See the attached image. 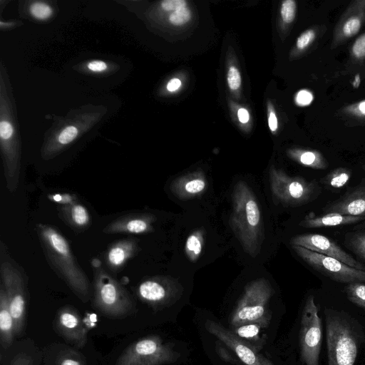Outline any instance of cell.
I'll list each match as a JSON object with an SVG mask.
<instances>
[{
  "label": "cell",
  "instance_id": "46",
  "mask_svg": "<svg viewBox=\"0 0 365 365\" xmlns=\"http://www.w3.org/2000/svg\"><path fill=\"white\" fill-rule=\"evenodd\" d=\"M237 117L241 123H246L249 121L250 114L247 110L244 108H241L237 111Z\"/></svg>",
  "mask_w": 365,
  "mask_h": 365
},
{
  "label": "cell",
  "instance_id": "36",
  "mask_svg": "<svg viewBox=\"0 0 365 365\" xmlns=\"http://www.w3.org/2000/svg\"><path fill=\"white\" fill-rule=\"evenodd\" d=\"M229 88L235 91L237 90L241 85V76L239 70L235 66L230 67L227 76Z\"/></svg>",
  "mask_w": 365,
  "mask_h": 365
},
{
  "label": "cell",
  "instance_id": "7",
  "mask_svg": "<svg viewBox=\"0 0 365 365\" xmlns=\"http://www.w3.org/2000/svg\"><path fill=\"white\" fill-rule=\"evenodd\" d=\"M270 189L276 201L288 206H299L313 200L320 192L314 180L299 176L291 177L282 170L270 168Z\"/></svg>",
  "mask_w": 365,
  "mask_h": 365
},
{
  "label": "cell",
  "instance_id": "12",
  "mask_svg": "<svg viewBox=\"0 0 365 365\" xmlns=\"http://www.w3.org/2000/svg\"><path fill=\"white\" fill-rule=\"evenodd\" d=\"M205 328L232 351L245 365H275L250 344L239 338L220 323L207 319L205 322Z\"/></svg>",
  "mask_w": 365,
  "mask_h": 365
},
{
  "label": "cell",
  "instance_id": "14",
  "mask_svg": "<svg viewBox=\"0 0 365 365\" xmlns=\"http://www.w3.org/2000/svg\"><path fill=\"white\" fill-rule=\"evenodd\" d=\"M365 24V0L350 2L338 20L333 31L331 49L346 43L355 36Z\"/></svg>",
  "mask_w": 365,
  "mask_h": 365
},
{
  "label": "cell",
  "instance_id": "45",
  "mask_svg": "<svg viewBox=\"0 0 365 365\" xmlns=\"http://www.w3.org/2000/svg\"><path fill=\"white\" fill-rule=\"evenodd\" d=\"M181 86V81L178 78H172L167 83V89L170 92L177 91Z\"/></svg>",
  "mask_w": 365,
  "mask_h": 365
},
{
  "label": "cell",
  "instance_id": "38",
  "mask_svg": "<svg viewBox=\"0 0 365 365\" xmlns=\"http://www.w3.org/2000/svg\"><path fill=\"white\" fill-rule=\"evenodd\" d=\"M187 6L185 0H165L161 2V7L167 11H176Z\"/></svg>",
  "mask_w": 365,
  "mask_h": 365
},
{
  "label": "cell",
  "instance_id": "4",
  "mask_svg": "<svg viewBox=\"0 0 365 365\" xmlns=\"http://www.w3.org/2000/svg\"><path fill=\"white\" fill-rule=\"evenodd\" d=\"M93 304L103 314L125 318L135 312V304L128 291L100 264L94 265Z\"/></svg>",
  "mask_w": 365,
  "mask_h": 365
},
{
  "label": "cell",
  "instance_id": "30",
  "mask_svg": "<svg viewBox=\"0 0 365 365\" xmlns=\"http://www.w3.org/2000/svg\"><path fill=\"white\" fill-rule=\"evenodd\" d=\"M344 292L350 302L365 309V283L348 284L344 288Z\"/></svg>",
  "mask_w": 365,
  "mask_h": 365
},
{
  "label": "cell",
  "instance_id": "5",
  "mask_svg": "<svg viewBox=\"0 0 365 365\" xmlns=\"http://www.w3.org/2000/svg\"><path fill=\"white\" fill-rule=\"evenodd\" d=\"M326 324L328 365H354L359 341L354 327L331 311L327 313Z\"/></svg>",
  "mask_w": 365,
  "mask_h": 365
},
{
  "label": "cell",
  "instance_id": "13",
  "mask_svg": "<svg viewBox=\"0 0 365 365\" xmlns=\"http://www.w3.org/2000/svg\"><path fill=\"white\" fill-rule=\"evenodd\" d=\"M291 245L304 247L317 253L335 258L346 264L365 271V265L345 252L336 242L320 234H303L294 236Z\"/></svg>",
  "mask_w": 365,
  "mask_h": 365
},
{
  "label": "cell",
  "instance_id": "6",
  "mask_svg": "<svg viewBox=\"0 0 365 365\" xmlns=\"http://www.w3.org/2000/svg\"><path fill=\"white\" fill-rule=\"evenodd\" d=\"M180 353L158 335H149L130 344L115 365H165L176 362Z\"/></svg>",
  "mask_w": 365,
  "mask_h": 365
},
{
  "label": "cell",
  "instance_id": "1",
  "mask_svg": "<svg viewBox=\"0 0 365 365\" xmlns=\"http://www.w3.org/2000/svg\"><path fill=\"white\" fill-rule=\"evenodd\" d=\"M37 233L46 260L71 291L83 302L91 297L88 278L75 258L68 242L51 225L38 224Z\"/></svg>",
  "mask_w": 365,
  "mask_h": 365
},
{
  "label": "cell",
  "instance_id": "41",
  "mask_svg": "<svg viewBox=\"0 0 365 365\" xmlns=\"http://www.w3.org/2000/svg\"><path fill=\"white\" fill-rule=\"evenodd\" d=\"M217 352L221 359L225 360V361L231 362V363H237L236 359L230 354L227 349H225L221 344H219L217 346Z\"/></svg>",
  "mask_w": 365,
  "mask_h": 365
},
{
  "label": "cell",
  "instance_id": "19",
  "mask_svg": "<svg viewBox=\"0 0 365 365\" xmlns=\"http://www.w3.org/2000/svg\"><path fill=\"white\" fill-rule=\"evenodd\" d=\"M364 220L365 217L344 215L335 212L317 215L310 212L302 220L299 225L305 228H319L349 225Z\"/></svg>",
  "mask_w": 365,
  "mask_h": 365
},
{
  "label": "cell",
  "instance_id": "23",
  "mask_svg": "<svg viewBox=\"0 0 365 365\" xmlns=\"http://www.w3.org/2000/svg\"><path fill=\"white\" fill-rule=\"evenodd\" d=\"M289 157L298 163L316 170H325L329 163L321 152L314 149L294 148L289 150Z\"/></svg>",
  "mask_w": 365,
  "mask_h": 365
},
{
  "label": "cell",
  "instance_id": "37",
  "mask_svg": "<svg viewBox=\"0 0 365 365\" xmlns=\"http://www.w3.org/2000/svg\"><path fill=\"white\" fill-rule=\"evenodd\" d=\"M78 135V130L75 126L70 125L65 128L58 135V141L66 145L73 141Z\"/></svg>",
  "mask_w": 365,
  "mask_h": 365
},
{
  "label": "cell",
  "instance_id": "32",
  "mask_svg": "<svg viewBox=\"0 0 365 365\" xmlns=\"http://www.w3.org/2000/svg\"><path fill=\"white\" fill-rule=\"evenodd\" d=\"M341 113L347 117L365 119V100H362L343 107Z\"/></svg>",
  "mask_w": 365,
  "mask_h": 365
},
{
  "label": "cell",
  "instance_id": "2",
  "mask_svg": "<svg viewBox=\"0 0 365 365\" xmlns=\"http://www.w3.org/2000/svg\"><path fill=\"white\" fill-rule=\"evenodd\" d=\"M232 198L230 227L245 252L255 258L259 253L264 238L257 199L249 185L242 180L235 183Z\"/></svg>",
  "mask_w": 365,
  "mask_h": 365
},
{
  "label": "cell",
  "instance_id": "35",
  "mask_svg": "<svg viewBox=\"0 0 365 365\" xmlns=\"http://www.w3.org/2000/svg\"><path fill=\"white\" fill-rule=\"evenodd\" d=\"M191 11L187 7L173 11L169 17L170 22L175 26H181L188 22L191 19Z\"/></svg>",
  "mask_w": 365,
  "mask_h": 365
},
{
  "label": "cell",
  "instance_id": "25",
  "mask_svg": "<svg viewBox=\"0 0 365 365\" xmlns=\"http://www.w3.org/2000/svg\"><path fill=\"white\" fill-rule=\"evenodd\" d=\"M64 218L71 225L85 228L90 224L91 217L87 209L78 202H71L62 209Z\"/></svg>",
  "mask_w": 365,
  "mask_h": 365
},
{
  "label": "cell",
  "instance_id": "27",
  "mask_svg": "<svg viewBox=\"0 0 365 365\" xmlns=\"http://www.w3.org/2000/svg\"><path fill=\"white\" fill-rule=\"evenodd\" d=\"M351 171L344 167H339L329 172L322 179V182L333 188L344 187L350 180Z\"/></svg>",
  "mask_w": 365,
  "mask_h": 365
},
{
  "label": "cell",
  "instance_id": "21",
  "mask_svg": "<svg viewBox=\"0 0 365 365\" xmlns=\"http://www.w3.org/2000/svg\"><path fill=\"white\" fill-rule=\"evenodd\" d=\"M16 336L14 319L5 290L0 284V341L4 349L9 348Z\"/></svg>",
  "mask_w": 365,
  "mask_h": 365
},
{
  "label": "cell",
  "instance_id": "22",
  "mask_svg": "<svg viewBox=\"0 0 365 365\" xmlns=\"http://www.w3.org/2000/svg\"><path fill=\"white\" fill-rule=\"evenodd\" d=\"M267 327L259 323H247L231 327V331L239 338L250 344L259 352L266 343L267 336L263 329Z\"/></svg>",
  "mask_w": 365,
  "mask_h": 365
},
{
  "label": "cell",
  "instance_id": "33",
  "mask_svg": "<svg viewBox=\"0 0 365 365\" xmlns=\"http://www.w3.org/2000/svg\"><path fill=\"white\" fill-rule=\"evenodd\" d=\"M297 4L294 0H285L282 2L280 15L284 24H290L295 19Z\"/></svg>",
  "mask_w": 365,
  "mask_h": 365
},
{
  "label": "cell",
  "instance_id": "11",
  "mask_svg": "<svg viewBox=\"0 0 365 365\" xmlns=\"http://www.w3.org/2000/svg\"><path fill=\"white\" fill-rule=\"evenodd\" d=\"M136 293L141 302L159 310L175 303L180 298L182 289L169 278L153 277L142 281Z\"/></svg>",
  "mask_w": 365,
  "mask_h": 365
},
{
  "label": "cell",
  "instance_id": "20",
  "mask_svg": "<svg viewBox=\"0 0 365 365\" xmlns=\"http://www.w3.org/2000/svg\"><path fill=\"white\" fill-rule=\"evenodd\" d=\"M139 250L138 242L134 239H125L113 243L106 253L108 266L113 271L118 270Z\"/></svg>",
  "mask_w": 365,
  "mask_h": 365
},
{
  "label": "cell",
  "instance_id": "26",
  "mask_svg": "<svg viewBox=\"0 0 365 365\" xmlns=\"http://www.w3.org/2000/svg\"><path fill=\"white\" fill-rule=\"evenodd\" d=\"M203 232L202 230H197L187 238L185 251L191 262H195L202 252L204 242Z\"/></svg>",
  "mask_w": 365,
  "mask_h": 365
},
{
  "label": "cell",
  "instance_id": "18",
  "mask_svg": "<svg viewBox=\"0 0 365 365\" xmlns=\"http://www.w3.org/2000/svg\"><path fill=\"white\" fill-rule=\"evenodd\" d=\"M207 187L202 172H194L176 178L170 185L172 192L180 199H189L201 195Z\"/></svg>",
  "mask_w": 365,
  "mask_h": 365
},
{
  "label": "cell",
  "instance_id": "9",
  "mask_svg": "<svg viewBox=\"0 0 365 365\" xmlns=\"http://www.w3.org/2000/svg\"><path fill=\"white\" fill-rule=\"evenodd\" d=\"M314 298H307L302 312L299 348L301 360L305 365H319L322 339V321Z\"/></svg>",
  "mask_w": 365,
  "mask_h": 365
},
{
  "label": "cell",
  "instance_id": "8",
  "mask_svg": "<svg viewBox=\"0 0 365 365\" xmlns=\"http://www.w3.org/2000/svg\"><path fill=\"white\" fill-rule=\"evenodd\" d=\"M1 284L9 304L14 319L15 335L22 334L26 319V283L23 272L14 263L2 260L0 267Z\"/></svg>",
  "mask_w": 365,
  "mask_h": 365
},
{
  "label": "cell",
  "instance_id": "39",
  "mask_svg": "<svg viewBox=\"0 0 365 365\" xmlns=\"http://www.w3.org/2000/svg\"><path fill=\"white\" fill-rule=\"evenodd\" d=\"M14 129L10 122L2 120L0 123V136L4 140L10 139L13 135Z\"/></svg>",
  "mask_w": 365,
  "mask_h": 365
},
{
  "label": "cell",
  "instance_id": "40",
  "mask_svg": "<svg viewBox=\"0 0 365 365\" xmlns=\"http://www.w3.org/2000/svg\"><path fill=\"white\" fill-rule=\"evenodd\" d=\"M33 359L27 354H18L14 356L10 365H32Z\"/></svg>",
  "mask_w": 365,
  "mask_h": 365
},
{
  "label": "cell",
  "instance_id": "16",
  "mask_svg": "<svg viewBox=\"0 0 365 365\" xmlns=\"http://www.w3.org/2000/svg\"><path fill=\"white\" fill-rule=\"evenodd\" d=\"M324 213L365 217V182L348 190L344 195L322 208Z\"/></svg>",
  "mask_w": 365,
  "mask_h": 365
},
{
  "label": "cell",
  "instance_id": "31",
  "mask_svg": "<svg viewBox=\"0 0 365 365\" xmlns=\"http://www.w3.org/2000/svg\"><path fill=\"white\" fill-rule=\"evenodd\" d=\"M54 365H86V361L81 353L72 349H66L58 353Z\"/></svg>",
  "mask_w": 365,
  "mask_h": 365
},
{
  "label": "cell",
  "instance_id": "28",
  "mask_svg": "<svg viewBox=\"0 0 365 365\" xmlns=\"http://www.w3.org/2000/svg\"><path fill=\"white\" fill-rule=\"evenodd\" d=\"M349 64L360 66L365 63V31L353 42L349 49Z\"/></svg>",
  "mask_w": 365,
  "mask_h": 365
},
{
  "label": "cell",
  "instance_id": "34",
  "mask_svg": "<svg viewBox=\"0 0 365 365\" xmlns=\"http://www.w3.org/2000/svg\"><path fill=\"white\" fill-rule=\"evenodd\" d=\"M31 14L38 20L48 19L52 14V9L42 2H36L31 5L29 9Z\"/></svg>",
  "mask_w": 365,
  "mask_h": 365
},
{
  "label": "cell",
  "instance_id": "43",
  "mask_svg": "<svg viewBox=\"0 0 365 365\" xmlns=\"http://www.w3.org/2000/svg\"><path fill=\"white\" fill-rule=\"evenodd\" d=\"M268 124L271 131L274 132L277 130L278 127V121L276 114L272 109V105L269 106Z\"/></svg>",
  "mask_w": 365,
  "mask_h": 365
},
{
  "label": "cell",
  "instance_id": "44",
  "mask_svg": "<svg viewBox=\"0 0 365 365\" xmlns=\"http://www.w3.org/2000/svg\"><path fill=\"white\" fill-rule=\"evenodd\" d=\"M88 68L94 72H101L107 68V64L102 61H93L88 63Z\"/></svg>",
  "mask_w": 365,
  "mask_h": 365
},
{
  "label": "cell",
  "instance_id": "3",
  "mask_svg": "<svg viewBox=\"0 0 365 365\" xmlns=\"http://www.w3.org/2000/svg\"><path fill=\"white\" fill-rule=\"evenodd\" d=\"M274 293L271 284L264 278L247 283L230 317V327L247 323H259L267 327L272 319L269 302Z\"/></svg>",
  "mask_w": 365,
  "mask_h": 365
},
{
  "label": "cell",
  "instance_id": "47",
  "mask_svg": "<svg viewBox=\"0 0 365 365\" xmlns=\"http://www.w3.org/2000/svg\"><path fill=\"white\" fill-rule=\"evenodd\" d=\"M362 170L365 172V164L362 165Z\"/></svg>",
  "mask_w": 365,
  "mask_h": 365
},
{
  "label": "cell",
  "instance_id": "29",
  "mask_svg": "<svg viewBox=\"0 0 365 365\" xmlns=\"http://www.w3.org/2000/svg\"><path fill=\"white\" fill-rule=\"evenodd\" d=\"M345 245L359 258L365 262V232H356L348 234Z\"/></svg>",
  "mask_w": 365,
  "mask_h": 365
},
{
  "label": "cell",
  "instance_id": "15",
  "mask_svg": "<svg viewBox=\"0 0 365 365\" xmlns=\"http://www.w3.org/2000/svg\"><path fill=\"white\" fill-rule=\"evenodd\" d=\"M56 333L76 348H83L87 342V329L77 309L66 305L60 308L53 320Z\"/></svg>",
  "mask_w": 365,
  "mask_h": 365
},
{
  "label": "cell",
  "instance_id": "10",
  "mask_svg": "<svg viewBox=\"0 0 365 365\" xmlns=\"http://www.w3.org/2000/svg\"><path fill=\"white\" fill-rule=\"evenodd\" d=\"M293 250L307 264L318 272L340 283H365V271L351 267L345 263L304 247L292 245Z\"/></svg>",
  "mask_w": 365,
  "mask_h": 365
},
{
  "label": "cell",
  "instance_id": "42",
  "mask_svg": "<svg viewBox=\"0 0 365 365\" xmlns=\"http://www.w3.org/2000/svg\"><path fill=\"white\" fill-rule=\"evenodd\" d=\"M312 100V95L307 91H299L296 96V101L299 105L304 106Z\"/></svg>",
  "mask_w": 365,
  "mask_h": 365
},
{
  "label": "cell",
  "instance_id": "17",
  "mask_svg": "<svg viewBox=\"0 0 365 365\" xmlns=\"http://www.w3.org/2000/svg\"><path fill=\"white\" fill-rule=\"evenodd\" d=\"M154 216L150 214L133 213L123 215L109 223L103 232L107 234H142L153 230Z\"/></svg>",
  "mask_w": 365,
  "mask_h": 365
},
{
  "label": "cell",
  "instance_id": "24",
  "mask_svg": "<svg viewBox=\"0 0 365 365\" xmlns=\"http://www.w3.org/2000/svg\"><path fill=\"white\" fill-rule=\"evenodd\" d=\"M326 29V26L323 25H317L306 29L296 41L295 52L298 54L307 52L316 43H318Z\"/></svg>",
  "mask_w": 365,
  "mask_h": 365
}]
</instances>
